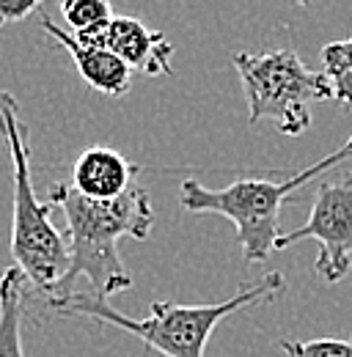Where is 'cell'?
<instances>
[{"label": "cell", "mask_w": 352, "mask_h": 357, "mask_svg": "<svg viewBox=\"0 0 352 357\" xmlns=\"http://www.w3.org/2000/svg\"><path fill=\"white\" fill-rule=\"evenodd\" d=\"M64 20L75 33L96 31L110 22V0H64L61 3Z\"/></svg>", "instance_id": "cell-12"}, {"label": "cell", "mask_w": 352, "mask_h": 357, "mask_svg": "<svg viewBox=\"0 0 352 357\" xmlns=\"http://www.w3.org/2000/svg\"><path fill=\"white\" fill-rule=\"evenodd\" d=\"M39 3H44V0H0V25L25 20Z\"/></svg>", "instance_id": "cell-14"}, {"label": "cell", "mask_w": 352, "mask_h": 357, "mask_svg": "<svg viewBox=\"0 0 352 357\" xmlns=\"http://www.w3.org/2000/svg\"><path fill=\"white\" fill-rule=\"evenodd\" d=\"M352 157V140H347L339 151L322 157L319 162L303 168L300 174L286 181L270 178H237L220 190L204 187L196 178H184L179 187V204L190 215H223L237 228V245L242 248L245 264H264L275 250L281 236V206L284 201L308 184L311 178L325 174L328 168L339 165Z\"/></svg>", "instance_id": "cell-3"}, {"label": "cell", "mask_w": 352, "mask_h": 357, "mask_svg": "<svg viewBox=\"0 0 352 357\" xmlns=\"http://www.w3.org/2000/svg\"><path fill=\"white\" fill-rule=\"evenodd\" d=\"M308 3H311V0H298V6H308Z\"/></svg>", "instance_id": "cell-16"}, {"label": "cell", "mask_w": 352, "mask_h": 357, "mask_svg": "<svg viewBox=\"0 0 352 357\" xmlns=\"http://www.w3.org/2000/svg\"><path fill=\"white\" fill-rule=\"evenodd\" d=\"M350 140H352V135H350Z\"/></svg>", "instance_id": "cell-17"}, {"label": "cell", "mask_w": 352, "mask_h": 357, "mask_svg": "<svg viewBox=\"0 0 352 357\" xmlns=\"http://www.w3.org/2000/svg\"><path fill=\"white\" fill-rule=\"evenodd\" d=\"M286 291V280L281 272H270L262 280L242 286L231 300L212 305H179V303H152L149 316L130 319L108 305V300L96 294L75 291L64 300H52L50 308L64 316H86L102 324L119 327L143 341L152 352L166 357H204L212 330L231 313L242 308L264 305Z\"/></svg>", "instance_id": "cell-2"}, {"label": "cell", "mask_w": 352, "mask_h": 357, "mask_svg": "<svg viewBox=\"0 0 352 357\" xmlns=\"http://www.w3.org/2000/svg\"><path fill=\"white\" fill-rule=\"evenodd\" d=\"M289 357H352V341L344 338H314V341H281Z\"/></svg>", "instance_id": "cell-13"}, {"label": "cell", "mask_w": 352, "mask_h": 357, "mask_svg": "<svg viewBox=\"0 0 352 357\" xmlns=\"http://www.w3.org/2000/svg\"><path fill=\"white\" fill-rule=\"evenodd\" d=\"M75 39L83 45H96L116 52L132 72H140L146 77L174 75L171 69L174 45L166 39V33L146 28L135 17H110L108 25L86 33H75Z\"/></svg>", "instance_id": "cell-7"}, {"label": "cell", "mask_w": 352, "mask_h": 357, "mask_svg": "<svg viewBox=\"0 0 352 357\" xmlns=\"http://www.w3.org/2000/svg\"><path fill=\"white\" fill-rule=\"evenodd\" d=\"M47 204L64 212L69 239V269L47 294L50 303L75 294L78 278H86L94 286V294L102 300L127 291L132 275L124 267L116 245L122 236H132L138 242L149 239L154 228V206L149 192L143 187H130L119 198L99 201L78 192L66 181H58L50 187Z\"/></svg>", "instance_id": "cell-1"}, {"label": "cell", "mask_w": 352, "mask_h": 357, "mask_svg": "<svg viewBox=\"0 0 352 357\" xmlns=\"http://www.w3.org/2000/svg\"><path fill=\"white\" fill-rule=\"evenodd\" d=\"M39 28L47 36H52L58 45L64 47L72 61L78 63L80 77L86 80L88 86L105 96H124L130 91L132 83V69L110 50L96 45H83L75 36H69L64 28H58L47 14H39Z\"/></svg>", "instance_id": "cell-8"}, {"label": "cell", "mask_w": 352, "mask_h": 357, "mask_svg": "<svg viewBox=\"0 0 352 357\" xmlns=\"http://www.w3.org/2000/svg\"><path fill=\"white\" fill-rule=\"evenodd\" d=\"M3 135H6V119L0 116V137H3Z\"/></svg>", "instance_id": "cell-15"}, {"label": "cell", "mask_w": 352, "mask_h": 357, "mask_svg": "<svg viewBox=\"0 0 352 357\" xmlns=\"http://www.w3.org/2000/svg\"><path fill=\"white\" fill-rule=\"evenodd\" d=\"M322 75L330 86V96L352 107V36L322 47Z\"/></svg>", "instance_id": "cell-11"}, {"label": "cell", "mask_w": 352, "mask_h": 357, "mask_svg": "<svg viewBox=\"0 0 352 357\" xmlns=\"http://www.w3.org/2000/svg\"><path fill=\"white\" fill-rule=\"evenodd\" d=\"M138 174L140 168L130 162L122 151L108 149V146H94L75 160L72 187L88 198L108 201V198L124 195L130 187H135L132 181L138 178Z\"/></svg>", "instance_id": "cell-9"}, {"label": "cell", "mask_w": 352, "mask_h": 357, "mask_svg": "<svg viewBox=\"0 0 352 357\" xmlns=\"http://www.w3.org/2000/svg\"><path fill=\"white\" fill-rule=\"evenodd\" d=\"M0 116L6 119L3 143L14 165V215H11V259L25 272L28 283L50 294L69 269V239L52 225V206L42 204L31 184V143L20 119V105L8 91H0Z\"/></svg>", "instance_id": "cell-4"}, {"label": "cell", "mask_w": 352, "mask_h": 357, "mask_svg": "<svg viewBox=\"0 0 352 357\" xmlns=\"http://www.w3.org/2000/svg\"><path fill=\"white\" fill-rule=\"evenodd\" d=\"M234 66L248 99V121H272L278 132L289 137L311 127L314 102L333 99L325 75L311 72L295 50L237 52Z\"/></svg>", "instance_id": "cell-5"}, {"label": "cell", "mask_w": 352, "mask_h": 357, "mask_svg": "<svg viewBox=\"0 0 352 357\" xmlns=\"http://www.w3.org/2000/svg\"><path fill=\"white\" fill-rule=\"evenodd\" d=\"M25 283L28 278L20 267H8L0 275V357H25Z\"/></svg>", "instance_id": "cell-10"}, {"label": "cell", "mask_w": 352, "mask_h": 357, "mask_svg": "<svg viewBox=\"0 0 352 357\" xmlns=\"http://www.w3.org/2000/svg\"><path fill=\"white\" fill-rule=\"evenodd\" d=\"M303 239H316L322 245L314 272L325 283H339L347 278L352 269V174L342 181H322L316 187L308 220L289 234H281L275 250H289Z\"/></svg>", "instance_id": "cell-6"}]
</instances>
